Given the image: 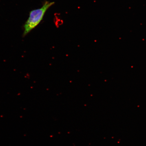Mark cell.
<instances>
[{
	"label": "cell",
	"instance_id": "6da1fadb",
	"mask_svg": "<svg viewBox=\"0 0 146 146\" xmlns=\"http://www.w3.org/2000/svg\"><path fill=\"white\" fill-rule=\"evenodd\" d=\"M54 3V2L45 1L41 8L32 11L30 12L28 19L24 26L23 37L39 24L43 19L47 10Z\"/></svg>",
	"mask_w": 146,
	"mask_h": 146
}]
</instances>
